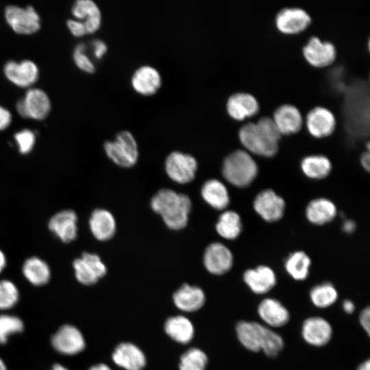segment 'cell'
I'll use <instances>...</instances> for the list:
<instances>
[{
  "label": "cell",
  "instance_id": "cell-1",
  "mask_svg": "<svg viewBox=\"0 0 370 370\" xmlns=\"http://www.w3.org/2000/svg\"><path fill=\"white\" fill-rule=\"evenodd\" d=\"M345 110L347 127L355 136L369 131V94L363 82H357L347 91Z\"/></svg>",
  "mask_w": 370,
  "mask_h": 370
},
{
  "label": "cell",
  "instance_id": "cell-2",
  "mask_svg": "<svg viewBox=\"0 0 370 370\" xmlns=\"http://www.w3.org/2000/svg\"><path fill=\"white\" fill-rule=\"evenodd\" d=\"M221 172L227 182L235 187L243 188L255 181L258 174V166L248 151L237 149L225 158Z\"/></svg>",
  "mask_w": 370,
  "mask_h": 370
},
{
  "label": "cell",
  "instance_id": "cell-3",
  "mask_svg": "<svg viewBox=\"0 0 370 370\" xmlns=\"http://www.w3.org/2000/svg\"><path fill=\"white\" fill-rule=\"evenodd\" d=\"M107 156L116 164L121 167H131L138 159V149L135 138L127 130L119 132L114 140L104 143Z\"/></svg>",
  "mask_w": 370,
  "mask_h": 370
},
{
  "label": "cell",
  "instance_id": "cell-4",
  "mask_svg": "<svg viewBox=\"0 0 370 370\" xmlns=\"http://www.w3.org/2000/svg\"><path fill=\"white\" fill-rule=\"evenodd\" d=\"M241 144L251 153L270 158L278 150V142L271 138L256 123H247L238 132Z\"/></svg>",
  "mask_w": 370,
  "mask_h": 370
},
{
  "label": "cell",
  "instance_id": "cell-5",
  "mask_svg": "<svg viewBox=\"0 0 370 370\" xmlns=\"http://www.w3.org/2000/svg\"><path fill=\"white\" fill-rule=\"evenodd\" d=\"M4 15L7 23L17 34L29 35L36 33L40 28L39 15L31 5L26 8L8 5Z\"/></svg>",
  "mask_w": 370,
  "mask_h": 370
},
{
  "label": "cell",
  "instance_id": "cell-6",
  "mask_svg": "<svg viewBox=\"0 0 370 370\" xmlns=\"http://www.w3.org/2000/svg\"><path fill=\"white\" fill-rule=\"evenodd\" d=\"M253 208L264 221L274 223L283 217L286 202L275 191L268 188L260 191L256 195Z\"/></svg>",
  "mask_w": 370,
  "mask_h": 370
},
{
  "label": "cell",
  "instance_id": "cell-7",
  "mask_svg": "<svg viewBox=\"0 0 370 370\" xmlns=\"http://www.w3.org/2000/svg\"><path fill=\"white\" fill-rule=\"evenodd\" d=\"M168 176L179 184L190 182L195 177L197 162L191 155L180 151L171 153L165 160Z\"/></svg>",
  "mask_w": 370,
  "mask_h": 370
},
{
  "label": "cell",
  "instance_id": "cell-8",
  "mask_svg": "<svg viewBox=\"0 0 370 370\" xmlns=\"http://www.w3.org/2000/svg\"><path fill=\"white\" fill-rule=\"evenodd\" d=\"M73 267L77 280L85 285L95 284L107 272L99 256L88 252L83 253L81 258L74 260Z\"/></svg>",
  "mask_w": 370,
  "mask_h": 370
},
{
  "label": "cell",
  "instance_id": "cell-9",
  "mask_svg": "<svg viewBox=\"0 0 370 370\" xmlns=\"http://www.w3.org/2000/svg\"><path fill=\"white\" fill-rule=\"evenodd\" d=\"M301 334L307 344L321 347L328 345L331 341L333 329L330 323L323 317L313 316L303 321Z\"/></svg>",
  "mask_w": 370,
  "mask_h": 370
},
{
  "label": "cell",
  "instance_id": "cell-10",
  "mask_svg": "<svg viewBox=\"0 0 370 370\" xmlns=\"http://www.w3.org/2000/svg\"><path fill=\"white\" fill-rule=\"evenodd\" d=\"M204 264L208 272L214 275H223L228 272L234 264L231 250L221 243L214 242L206 249Z\"/></svg>",
  "mask_w": 370,
  "mask_h": 370
},
{
  "label": "cell",
  "instance_id": "cell-11",
  "mask_svg": "<svg viewBox=\"0 0 370 370\" xmlns=\"http://www.w3.org/2000/svg\"><path fill=\"white\" fill-rule=\"evenodd\" d=\"M51 344L58 352L66 355L77 354L86 346L80 331L73 325H64L53 335Z\"/></svg>",
  "mask_w": 370,
  "mask_h": 370
},
{
  "label": "cell",
  "instance_id": "cell-12",
  "mask_svg": "<svg viewBox=\"0 0 370 370\" xmlns=\"http://www.w3.org/2000/svg\"><path fill=\"white\" fill-rule=\"evenodd\" d=\"M3 73L10 82L21 88L33 85L39 76L37 65L29 60L19 63L14 60L8 61L3 66Z\"/></svg>",
  "mask_w": 370,
  "mask_h": 370
},
{
  "label": "cell",
  "instance_id": "cell-13",
  "mask_svg": "<svg viewBox=\"0 0 370 370\" xmlns=\"http://www.w3.org/2000/svg\"><path fill=\"white\" fill-rule=\"evenodd\" d=\"M243 279L248 288L256 295L269 293L277 284L275 271L267 265L247 269L243 273Z\"/></svg>",
  "mask_w": 370,
  "mask_h": 370
},
{
  "label": "cell",
  "instance_id": "cell-14",
  "mask_svg": "<svg viewBox=\"0 0 370 370\" xmlns=\"http://www.w3.org/2000/svg\"><path fill=\"white\" fill-rule=\"evenodd\" d=\"M257 312L264 325L271 328H281L286 325L291 319L287 308L275 298L263 299L257 307Z\"/></svg>",
  "mask_w": 370,
  "mask_h": 370
},
{
  "label": "cell",
  "instance_id": "cell-15",
  "mask_svg": "<svg viewBox=\"0 0 370 370\" xmlns=\"http://www.w3.org/2000/svg\"><path fill=\"white\" fill-rule=\"evenodd\" d=\"M303 53L310 64L321 67L334 60L336 51L331 42L322 41L317 36H312L304 46Z\"/></svg>",
  "mask_w": 370,
  "mask_h": 370
},
{
  "label": "cell",
  "instance_id": "cell-16",
  "mask_svg": "<svg viewBox=\"0 0 370 370\" xmlns=\"http://www.w3.org/2000/svg\"><path fill=\"white\" fill-rule=\"evenodd\" d=\"M310 16L300 8H284L275 16V25L283 33L295 34L304 30L310 23Z\"/></svg>",
  "mask_w": 370,
  "mask_h": 370
},
{
  "label": "cell",
  "instance_id": "cell-17",
  "mask_svg": "<svg viewBox=\"0 0 370 370\" xmlns=\"http://www.w3.org/2000/svg\"><path fill=\"white\" fill-rule=\"evenodd\" d=\"M306 122L308 132L317 138L330 135L336 126L334 114L323 106L312 108L306 115Z\"/></svg>",
  "mask_w": 370,
  "mask_h": 370
},
{
  "label": "cell",
  "instance_id": "cell-18",
  "mask_svg": "<svg viewBox=\"0 0 370 370\" xmlns=\"http://www.w3.org/2000/svg\"><path fill=\"white\" fill-rule=\"evenodd\" d=\"M134 90L143 95H151L157 92L162 84L159 71L149 65L138 67L131 77Z\"/></svg>",
  "mask_w": 370,
  "mask_h": 370
},
{
  "label": "cell",
  "instance_id": "cell-19",
  "mask_svg": "<svg viewBox=\"0 0 370 370\" xmlns=\"http://www.w3.org/2000/svg\"><path fill=\"white\" fill-rule=\"evenodd\" d=\"M114 362L126 370H142L146 365V357L141 349L131 343L117 345L112 354Z\"/></svg>",
  "mask_w": 370,
  "mask_h": 370
},
{
  "label": "cell",
  "instance_id": "cell-20",
  "mask_svg": "<svg viewBox=\"0 0 370 370\" xmlns=\"http://www.w3.org/2000/svg\"><path fill=\"white\" fill-rule=\"evenodd\" d=\"M337 208L334 203L326 197H317L308 202L306 207L305 215L312 224L323 225L336 217Z\"/></svg>",
  "mask_w": 370,
  "mask_h": 370
},
{
  "label": "cell",
  "instance_id": "cell-21",
  "mask_svg": "<svg viewBox=\"0 0 370 370\" xmlns=\"http://www.w3.org/2000/svg\"><path fill=\"white\" fill-rule=\"evenodd\" d=\"M226 108L231 117L242 120L256 114L259 110V103L254 95L238 92L229 97Z\"/></svg>",
  "mask_w": 370,
  "mask_h": 370
},
{
  "label": "cell",
  "instance_id": "cell-22",
  "mask_svg": "<svg viewBox=\"0 0 370 370\" xmlns=\"http://www.w3.org/2000/svg\"><path fill=\"white\" fill-rule=\"evenodd\" d=\"M77 215L71 210L60 211L53 215L49 222V228L62 242L69 243L77 236Z\"/></svg>",
  "mask_w": 370,
  "mask_h": 370
},
{
  "label": "cell",
  "instance_id": "cell-23",
  "mask_svg": "<svg viewBox=\"0 0 370 370\" xmlns=\"http://www.w3.org/2000/svg\"><path fill=\"white\" fill-rule=\"evenodd\" d=\"M72 14L77 20L82 21L87 34H92L101 25V13L98 5L92 0H77L72 6Z\"/></svg>",
  "mask_w": 370,
  "mask_h": 370
},
{
  "label": "cell",
  "instance_id": "cell-24",
  "mask_svg": "<svg viewBox=\"0 0 370 370\" xmlns=\"http://www.w3.org/2000/svg\"><path fill=\"white\" fill-rule=\"evenodd\" d=\"M27 118L41 121L49 114L51 108L47 93L37 88H29L23 98Z\"/></svg>",
  "mask_w": 370,
  "mask_h": 370
},
{
  "label": "cell",
  "instance_id": "cell-25",
  "mask_svg": "<svg viewBox=\"0 0 370 370\" xmlns=\"http://www.w3.org/2000/svg\"><path fill=\"white\" fill-rule=\"evenodd\" d=\"M273 119L281 134H290L298 132L302 125V116L299 110L292 104H282L273 112Z\"/></svg>",
  "mask_w": 370,
  "mask_h": 370
},
{
  "label": "cell",
  "instance_id": "cell-26",
  "mask_svg": "<svg viewBox=\"0 0 370 370\" xmlns=\"http://www.w3.org/2000/svg\"><path fill=\"white\" fill-rule=\"evenodd\" d=\"M89 225L92 235L101 241L110 239L116 232L115 219L110 212L105 209H95L92 212Z\"/></svg>",
  "mask_w": 370,
  "mask_h": 370
},
{
  "label": "cell",
  "instance_id": "cell-27",
  "mask_svg": "<svg viewBox=\"0 0 370 370\" xmlns=\"http://www.w3.org/2000/svg\"><path fill=\"white\" fill-rule=\"evenodd\" d=\"M173 299L179 309L193 312L203 306L206 297L199 287L184 284L174 293Z\"/></svg>",
  "mask_w": 370,
  "mask_h": 370
},
{
  "label": "cell",
  "instance_id": "cell-28",
  "mask_svg": "<svg viewBox=\"0 0 370 370\" xmlns=\"http://www.w3.org/2000/svg\"><path fill=\"white\" fill-rule=\"evenodd\" d=\"M201 194L204 200L215 210H225L230 201L227 187L217 179L206 181L201 187Z\"/></svg>",
  "mask_w": 370,
  "mask_h": 370
},
{
  "label": "cell",
  "instance_id": "cell-29",
  "mask_svg": "<svg viewBox=\"0 0 370 370\" xmlns=\"http://www.w3.org/2000/svg\"><path fill=\"white\" fill-rule=\"evenodd\" d=\"M303 174L311 180H322L331 173L332 164L330 159L321 154H312L305 156L300 162Z\"/></svg>",
  "mask_w": 370,
  "mask_h": 370
},
{
  "label": "cell",
  "instance_id": "cell-30",
  "mask_svg": "<svg viewBox=\"0 0 370 370\" xmlns=\"http://www.w3.org/2000/svg\"><path fill=\"white\" fill-rule=\"evenodd\" d=\"M260 325L256 321H239L235 327L236 334L240 343L248 351L260 352Z\"/></svg>",
  "mask_w": 370,
  "mask_h": 370
},
{
  "label": "cell",
  "instance_id": "cell-31",
  "mask_svg": "<svg viewBox=\"0 0 370 370\" xmlns=\"http://www.w3.org/2000/svg\"><path fill=\"white\" fill-rule=\"evenodd\" d=\"M219 235L226 240L236 239L243 231V223L238 213L225 210L219 217L215 225Z\"/></svg>",
  "mask_w": 370,
  "mask_h": 370
},
{
  "label": "cell",
  "instance_id": "cell-32",
  "mask_svg": "<svg viewBox=\"0 0 370 370\" xmlns=\"http://www.w3.org/2000/svg\"><path fill=\"white\" fill-rule=\"evenodd\" d=\"M311 260L304 251H295L288 255L284 262L286 273L295 280H305L309 275Z\"/></svg>",
  "mask_w": 370,
  "mask_h": 370
},
{
  "label": "cell",
  "instance_id": "cell-33",
  "mask_svg": "<svg viewBox=\"0 0 370 370\" xmlns=\"http://www.w3.org/2000/svg\"><path fill=\"white\" fill-rule=\"evenodd\" d=\"M166 333L180 343H188L194 336V327L189 319L184 316L169 318L164 324Z\"/></svg>",
  "mask_w": 370,
  "mask_h": 370
},
{
  "label": "cell",
  "instance_id": "cell-34",
  "mask_svg": "<svg viewBox=\"0 0 370 370\" xmlns=\"http://www.w3.org/2000/svg\"><path fill=\"white\" fill-rule=\"evenodd\" d=\"M181 193L169 188L158 190L151 200L152 210L162 217L171 213L179 205Z\"/></svg>",
  "mask_w": 370,
  "mask_h": 370
},
{
  "label": "cell",
  "instance_id": "cell-35",
  "mask_svg": "<svg viewBox=\"0 0 370 370\" xmlns=\"http://www.w3.org/2000/svg\"><path fill=\"white\" fill-rule=\"evenodd\" d=\"M25 277L34 285L41 286L50 279V269L47 264L37 257L28 258L23 264Z\"/></svg>",
  "mask_w": 370,
  "mask_h": 370
},
{
  "label": "cell",
  "instance_id": "cell-36",
  "mask_svg": "<svg viewBox=\"0 0 370 370\" xmlns=\"http://www.w3.org/2000/svg\"><path fill=\"white\" fill-rule=\"evenodd\" d=\"M309 297L315 307L326 308L336 301L338 293L332 283L325 282L312 287L309 292Z\"/></svg>",
  "mask_w": 370,
  "mask_h": 370
},
{
  "label": "cell",
  "instance_id": "cell-37",
  "mask_svg": "<svg viewBox=\"0 0 370 370\" xmlns=\"http://www.w3.org/2000/svg\"><path fill=\"white\" fill-rule=\"evenodd\" d=\"M260 351L270 358L277 357L283 350V338L271 328L260 325Z\"/></svg>",
  "mask_w": 370,
  "mask_h": 370
},
{
  "label": "cell",
  "instance_id": "cell-38",
  "mask_svg": "<svg viewBox=\"0 0 370 370\" xmlns=\"http://www.w3.org/2000/svg\"><path fill=\"white\" fill-rule=\"evenodd\" d=\"M191 206L190 197L181 193V200L177 208L170 214L162 217L166 225L173 230H180L185 227L188 223Z\"/></svg>",
  "mask_w": 370,
  "mask_h": 370
},
{
  "label": "cell",
  "instance_id": "cell-39",
  "mask_svg": "<svg viewBox=\"0 0 370 370\" xmlns=\"http://www.w3.org/2000/svg\"><path fill=\"white\" fill-rule=\"evenodd\" d=\"M207 363L208 357L202 350L191 348L181 356L180 369L205 370Z\"/></svg>",
  "mask_w": 370,
  "mask_h": 370
},
{
  "label": "cell",
  "instance_id": "cell-40",
  "mask_svg": "<svg viewBox=\"0 0 370 370\" xmlns=\"http://www.w3.org/2000/svg\"><path fill=\"white\" fill-rule=\"evenodd\" d=\"M23 328L24 325L20 318L8 314L0 315V343L5 344L9 336L22 332Z\"/></svg>",
  "mask_w": 370,
  "mask_h": 370
},
{
  "label": "cell",
  "instance_id": "cell-41",
  "mask_svg": "<svg viewBox=\"0 0 370 370\" xmlns=\"http://www.w3.org/2000/svg\"><path fill=\"white\" fill-rule=\"evenodd\" d=\"M18 299L16 286L9 280L0 281V309L12 308Z\"/></svg>",
  "mask_w": 370,
  "mask_h": 370
},
{
  "label": "cell",
  "instance_id": "cell-42",
  "mask_svg": "<svg viewBox=\"0 0 370 370\" xmlns=\"http://www.w3.org/2000/svg\"><path fill=\"white\" fill-rule=\"evenodd\" d=\"M86 45L84 43H79L73 51V60L76 66L83 71L88 73L95 72V67L86 53Z\"/></svg>",
  "mask_w": 370,
  "mask_h": 370
},
{
  "label": "cell",
  "instance_id": "cell-43",
  "mask_svg": "<svg viewBox=\"0 0 370 370\" xmlns=\"http://www.w3.org/2000/svg\"><path fill=\"white\" fill-rule=\"evenodd\" d=\"M14 139L18 145L20 153L26 154L33 149L36 141V136L32 131L25 129L16 133Z\"/></svg>",
  "mask_w": 370,
  "mask_h": 370
},
{
  "label": "cell",
  "instance_id": "cell-44",
  "mask_svg": "<svg viewBox=\"0 0 370 370\" xmlns=\"http://www.w3.org/2000/svg\"><path fill=\"white\" fill-rule=\"evenodd\" d=\"M256 124L273 140L279 141L282 134L272 118L262 116L259 119Z\"/></svg>",
  "mask_w": 370,
  "mask_h": 370
},
{
  "label": "cell",
  "instance_id": "cell-45",
  "mask_svg": "<svg viewBox=\"0 0 370 370\" xmlns=\"http://www.w3.org/2000/svg\"><path fill=\"white\" fill-rule=\"evenodd\" d=\"M67 27L71 33L76 37H81L87 34L86 29L82 21L69 19L66 21Z\"/></svg>",
  "mask_w": 370,
  "mask_h": 370
},
{
  "label": "cell",
  "instance_id": "cell-46",
  "mask_svg": "<svg viewBox=\"0 0 370 370\" xmlns=\"http://www.w3.org/2000/svg\"><path fill=\"white\" fill-rule=\"evenodd\" d=\"M92 52L95 58L99 60L108 51L107 45L101 40L96 39L92 42Z\"/></svg>",
  "mask_w": 370,
  "mask_h": 370
},
{
  "label": "cell",
  "instance_id": "cell-47",
  "mask_svg": "<svg viewBox=\"0 0 370 370\" xmlns=\"http://www.w3.org/2000/svg\"><path fill=\"white\" fill-rule=\"evenodd\" d=\"M359 322L367 334H370V308L369 306L362 309L359 315Z\"/></svg>",
  "mask_w": 370,
  "mask_h": 370
},
{
  "label": "cell",
  "instance_id": "cell-48",
  "mask_svg": "<svg viewBox=\"0 0 370 370\" xmlns=\"http://www.w3.org/2000/svg\"><path fill=\"white\" fill-rule=\"evenodd\" d=\"M12 121V115L8 110L0 106V131L6 129Z\"/></svg>",
  "mask_w": 370,
  "mask_h": 370
},
{
  "label": "cell",
  "instance_id": "cell-49",
  "mask_svg": "<svg viewBox=\"0 0 370 370\" xmlns=\"http://www.w3.org/2000/svg\"><path fill=\"white\" fill-rule=\"evenodd\" d=\"M360 164L363 169L369 172L370 169V153L369 150L365 151L360 156Z\"/></svg>",
  "mask_w": 370,
  "mask_h": 370
},
{
  "label": "cell",
  "instance_id": "cell-50",
  "mask_svg": "<svg viewBox=\"0 0 370 370\" xmlns=\"http://www.w3.org/2000/svg\"><path fill=\"white\" fill-rule=\"evenodd\" d=\"M342 228L346 234H352L356 230V224L353 220L347 219L343 222Z\"/></svg>",
  "mask_w": 370,
  "mask_h": 370
},
{
  "label": "cell",
  "instance_id": "cell-51",
  "mask_svg": "<svg viewBox=\"0 0 370 370\" xmlns=\"http://www.w3.org/2000/svg\"><path fill=\"white\" fill-rule=\"evenodd\" d=\"M343 310L347 314H352L355 311L354 303L350 299H345L342 304Z\"/></svg>",
  "mask_w": 370,
  "mask_h": 370
},
{
  "label": "cell",
  "instance_id": "cell-52",
  "mask_svg": "<svg viewBox=\"0 0 370 370\" xmlns=\"http://www.w3.org/2000/svg\"><path fill=\"white\" fill-rule=\"evenodd\" d=\"M16 109L20 116L23 118H27V112L23 99L17 101L16 104Z\"/></svg>",
  "mask_w": 370,
  "mask_h": 370
},
{
  "label": "cell",
  "instance_id": "cell-53",
  "mask_svg": "<svg viewBox=\"0 0 370 370\" xmlns=\"http://www.w3.org/2000/svg\"><path fill=\"white\" fill-rule=\"evenodd\" d=\"M357 370H370V360L367 359L359 365Z\"/></svg>",
  "mask_w": 370,
  "mask_h": 370
},
{
  "label": "cell",
  "instance_id": "cell-54",
  "mask_svg": "<svg viewBox=\"0 0 370 370\" xmlns=\"http://www.w3.org/2000/svg\"><path fill=\"white\" fill-rule=\"evenodd\" d=\"M88 370H112L108 365L105 364H98L91 367Z\"/></svg>",
  "mask_w": 370,
  "mask_h": 370
},
{
  "label": "cell",
  "instance_id": "cell-55",
  "mask_svg": "<svg viewBox=\"0 0 370 370\" xmlns=\"http://www.w3.org/2000/svg\"><path fill=\"white\" fill-rule=\"evenodd\" d=\"M5 262V257L3 253L0 250V273L3 269Z\"/></svg>",
  "mask_w": 370,
  "mask_h": 370
},
{
  "label": "cell",
  "instance_id": "cell-56",
  "mask_svg": "<svg viewBox=\"0 0 370 370\" xmlns=\"http://www.w3.org/2000/svg\"><path fill=\"white\" fill-rule=\"evenodd\" d=\"M51 370H68L66 367L64 366L60 365V364H55Z\"/></svg>",
  "mask_w": 370,
  "mask_h": 370
},
{
  "label": "cell",
  "instance_id": "cell-57",
  "mask_svg": "<svg viewBox=\"0 0 370 370\" xmlns=\"http://www.w3.org/2000/svg\"><path fill=\"white\" fill-rule=\"evenodd\" d=\"M0 370H7L6 366L3 361L0 358Z\"/></svg>",
  "mask_w": 370,
  "mask_h": 370
}]
</instances>
